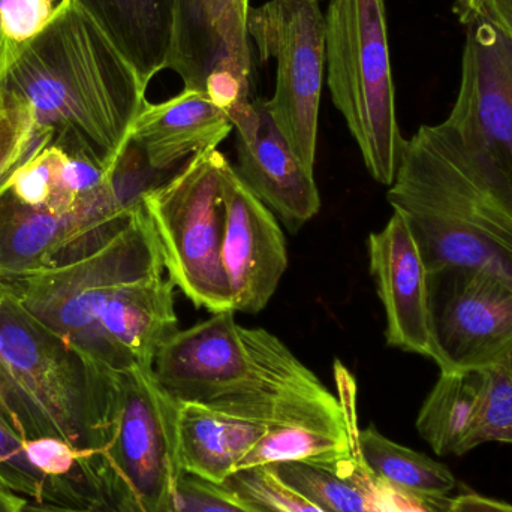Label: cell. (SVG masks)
I'll list each match as a JSON object with an SVG mask.
<instances>
[{
  "instance_id": "29",
  "label": "cell",
  "mask_w": 512,
  "mask_h": 512,
  "mask_svg": "<svg viewBox=\"0 0 512 512\" xmlns=\"http://www.w3.org/2000/svg\"><path fill=\"white\" fill-rule=\"evenodd\" d=\"M179 512H271L246 501L222 484L183 474L177 486Z\"/></svg>"
},
{
  "instance_id": "22",
  "label": "cell",
  "mask_w": 512,
  "mask_h": 512,
  "mask_svg": "<svg viewBox=\"0 0 512 512\" xmlns=\"http://www.w3.org/2000/svg\"><path fill=\"white\" fill-rule=\"evenodd\" d=\"M480 370L441 372L417 418L421 438L439 456H463V445L477 418Z\"/></svg>"
},
{
  "instance_id": "3",
  "label": "cell",
  "mask_w": 512,
  "mask_h": 512,
  "mask_svg": "<svg viewBox=\"0 0 512 512\" xmlns=\"http://www.w3.org/2000/svg\"><path fill=\"white\" fill-rule=\"evenodd\" d=\"M387 200L427 273L478 268L512 280V192L445 120L406 140Z\"/></svg>"
},
{
  "instance_id": "25",
  "label": "cell",
  "mask_w": 512,
  "mask_h": 512,
  "mask_svg": "<svg viewBox=\"0 0 512 512\" xmlns=\"http://www.w3.org/2000/svg\"><path fill=\"white\" fill-rule=\"evenodd\" d=\"M480 372L477 418L463 445V454L487 442L512 444V352Z\"/></svg>"
},
{
  "instance_id": "30",
  "label": "cell",
  "mask_w": 512,
  "mask_h": 512,
  "mask_svg": "<svg viewBox=\"0 0 512 512\" xmlns=\"http://www.w3.org/2000/svg\"><path fill=\"white\" fill-rule=\"evenodd\" d=\"M454 12L465 26L486 24L512 45V0H456Z\"/></svg>"
},
{
  "instance_id": "4",
  "label": "cell",
  "mask_w": 512,
  "mask_h": 512,
  "mask_svg": "<svg viewBox=\"0 0 512 512\" xmlns=\"http://www.w3.org/2000/svg\"><path fill=\"white\" fill-rule=\"evenodd\" d=\"M119 406L120 373L39 324L0 288V415L26 442L69 448L108 501L105 453Z\"/></svg>"
},
{
  "instance_id": "16",
  "label": "cell",
  "mask_w": 512,
  "mask_h": 512,
  "mask_svg": "<svg viewBox=\"0 0 512 512\" xmlns=\"http://www.w3.org/2000/svg\"><path fill=\"white\" fill-rule=\"evenodd\" d=\"M367 251L387 319V345L436 361L429 273L402 216L394 212L381 231L370 234Z\"/></svg>"
},
{
  "instance_id": "32",
  "label": "cell",
  "mask_w": 512,
  "mask_h": 512,
  "mask_svg": "<svg viewBox=\"0 0 512 512\" xmlns=\"http://www.w3.org/2000/svg\"><path fill=\"white\" fill-rule=\"evenodd\" d=\"M27 502L29 501L17 493L0 486V512H24Z\"/></svg>"
},
{
  "instance_id": "13",
  "label": "cell",
  "mask_w": 512,
  "mask_h": 512,
  "mask_svg": "<svg viewBox=\"0 0 512 512\" xmlns=\"http://www.w3.org/2000/svg\"><path fill=\"white\" fill-rule=\"evenodd\" d=\"M225 210L222 264L234 312L258 313L273 297L288 268V249L274 213L240 179L236 168L222 170Z\"/></svg>"
},
{
  "instance_id": "8",
  "label": "cell",
  "mask_w": 512,
  "mask_h": 512,
  "mask_svg": "<svg viewBox=\"0 0 512 512\" xmlns=\"http://www.w3.org/2000/svg\"><path fill=\"white\" fill-rule=\"evenodd\" d=\"M179 415L153 369L120 373L119 415L105 453L113 511L179 512Z\"/></svg>"
},
{
  "instance_id": "18",
  "label": "cell",
  "mask_w": 512,
  "mask_h": 512,
  "mask_svg": "<svg viewBox=\"0 0 512 512\" xmlns=\"http://www.w3.org/2000/svg\"><path fill=\"white\" fill-rule=\"evenodd\" d=\"M233 129L227 111L206 92L185 89L161 104L146 102L132 125L129 141L140 149L150 167L177 171L186 159L218 149Z\"/></svg>"
},
{
  "instance_id": "20",
  "label": "cell",
  "mask_w": 512,
  "mask_h": 512,
  "mask_svg": "<svg viewBox=\"0 0 512 512\" xmlns=\"http://www.w3.org/2000/svg\"><path fill=\"white\" fill-rule=\"evenodd\" d=\"M270 424L224 414L201 405H180L179 438L183 471L224 484Z\"/></svg>"
},
{
  "instance_id": "17",
  "label": "cell",
  "mask_w": 512,
  "mask_h": 512,
  "mask_svg": "<svg viewBox=\"0 0 512 512\" xmlns=\"http://www.w3.org/2000/svg\"><path fill=\"white\" fill-rule=\"evenodd\" d=\"M174 288L162 273L117 291L98 321L95 361L116 373L153 369L161 346L179 331Z\"/></svg>"
},
{
  "instance_id": "26",
  "label": "cell",
  "mask_w": 512,
  "mask_h": 512,
  "mask_svg": "<svg viewBox=\"0 0 512 512\" xmlns=\"http://www.w3.org/2000/svg\"><path fill=\"white\" fill-rule=\"evenodd\" d=\"M50 141V134L36 131L24 105L0 92V192Z\"/></svg>"
},
{
  "instance_id": "5",
  "label": "cell",
  "mask_w": 512,
  "mask_h": 512,
  "mask_svg": "<svg viewBox=\"0 0 512 512\" xmlns=\"http://www.w3.org/2000/svg\"><path fill=\"white\" fill-rule=\"evenodd\" d=\"M325 21L334 107L357 141L370 176L390 188L406 140L397 123L385 0H330Z\"/></svg>"
},
{
  "instance_id": "9",
  "label": "cell",
  "mask_w": 512,
  "mask_h": 512,
  "mask_svg": "<svg viewBox=\"0 0 512 512\" xmlns=\"http://www.w3.org/2000/svg\"><path fill=\"white\" fill-rule=\"evenodd\" d=\"M327 21L318 0H268L249 8L248 35L259 59L276 62L271 119L301 164L315 174Z\"/></svg>"
},
{
  "instance_id": "33",
  "label": "cell",
  "mask_w": 512,
  "mask_h": 512,
  "mask_svg": "<svg viewBox=\"0 0 512 512\" xmlns=\"http://www.w3.org/2000/svg\"><path fill=\"white\" fill-rule=\"evenodd\" d=\"M427 512H453V499L448 496H420Z\"/></svg>"
},
{
  "instance_id": "15",
  "label": "cell",
  "mask_w": 512,
  "mask_h": 512,
  "mask_svg": "<svg viewBox=\"0 0 512 512\" xmlns=\"http://www.w3.org/2000/svg\"><path fill=\"white\" fill-rule=\"evenodd\" d=\"M137 209V207H135ZM135 209L107 219L92 197L59 215L0 192V276L29 273L87 254L122 230Z\"/></svg>"
},
{
  "instance_id": "19",
  "label": "cell",
  "mask_w": 512,
  "mask_h": 512,
  "mask_svg": "<svg viewBox=\"0 0 512 512\" xmlns=\"http://www.w3.org/2000/svg\"><path fill=\"white\" fill-rule=\"evenodd\" d=\"M149 86L168 69L174 38L176 0H71Z\"/></svg>"
},
{
  "instance_id": "35",
  "label": "cell",
  "mask_w": 512,
  "mask_h": 512,
  "mask_svg": "<svg viewBox=\"0 0 512 512\" xmlns=\"http://www.w3.org/2000/svg\"><path fill=\"white\" fill-rule=\"evenodd\" d=\"M318 2H319V0H318Z\"/></svg>"
},
{
  "instance_id": "34",
  "label": "cell",
  "mask_w": 512,
  "mask_h": 512,
  "mask_svg": "<svg viewBox=\"0 0 512 512\" xmlns=\"http://www.w3.org/2000/svg\"><path fill=\"white\" fill-rule=\"evenodd\" d=\"M24 512H117L108 510H80V508L59 507V505L39 504L27 502Z\"/></svg>"
},
{
  "instance_id": "6",
  "label": "cell",
  "mask_w": 512,
  "mask_h": 512,
  "mask_svg": "<svg viewBox=\"0 0 512 512\" xmlns=\"http://www.w3.org/2000/svg\"><path fill=\"white\" fill-rule=\"evenodd\" d=\"M162 273L158 239L141 203L98 248L53 267L0 276V288L35 321L95 360L98 321L114 294Z\"/></svg>"
},
{
  "instance_id": "23",
  "label": "cell",
  "mask_w": 512,
  "mask_h": 512,
  "mask_svg": "<svg viewBox=\"0 0 512 512\" xmlns=\"http://www.w3.org/2000/svg\"><path fill=\"white\" fill-rule=\"evenodd\" d=\"M358 448L373 477L400 492L448 496L456 489V478L447 466L385 438L376 427L360 430Z\"/></svg>"
},
{
  "instance_id": "1",
  "label": "cell",
  "mask_w": 512,
  "mask_h": 512,
  "mask_svg": "<svg viewBox=\"0 0 512 512\" xmlns=\"http://www.w3.org/2000/svg\"><path fill=\"white\" fill-rule=\"evenodd\" d=\"M147 87L102 30L60 0L44 30L0 48V92L27 108L35 129L68 155L113 167L146 105Z\"/></svg>"
},
{
  "instance_id": "11",
  "label": "cell",
  "mask_w": 512,
  "mask_h": 512,
  "mask_svg": "<svg viewBox=\"0 0 512 512\" xmlns=\"http://www.w3.org/2000/svg\"><path fill=\"white\" fill-rule=\"evenodd\" d=\"M249 0H176L168 69L230 111L251 95Z\"/></svg>"
},
{
  "instance_id": "28",
  "label": "cell",
  "mask_w": 512,
  "mask_h": 512,
  "mask_svg": "<svg viewBox=\"0 0 512 512\" xmlns=\"http://www.w3.org/2000/svg\"><path fill=\"white\" fill-rule=\"evenodd\" d=\"M57 6V0H0V48L18 47L35 38Z\"/></svg>"
},
{
  "instance_id": "2",
  "label": "cell",
  "mask_w": 512,
  "mask_h": 512,
  "mask_svg": "<svg viewBox=\"0 0 512 512\" xmlns=\"http://www.w3.org/2000/svg\"><path fill=\"white\" fill-rule=\"evenodd\" d=\"M236 312L174 333L153 364L156 381L179 405H201L270 424L346 433L339 397L264 328L242 327Z\"/></svg>"
},
{
  "instance_id": "12",
  "label": "cell",
  "mask_w": 512,
  "mask_h": 512,
  "mask_svg": "<svg viewBox=\"0 0 512 512\" xmlns=\"http://www.w3.org/2000/svg\"><path fill=\"white\" fill-rule=\"evenodd\" d=\"M459 96L447 122L512 192V45L486 24H469Z\"/></svg>"
},
{
  "instance_id": "10",
  "label": "cell",
  "mask_w": 512,
  "mask_h": 512,
  "mask_svg": "<svg viewBox=\"0 0 512 512\" xmlns=\"http://www.w3.org/2000/svg\"><path fill=\"white\" fill-rule=\"evenodd\" d=\"M430 313L441 372H468L512 352V280L478 268L429 274Z\"/></svg>"
},
{
  "instance_id": "31",
  "label": "cell",
  "mask_w": 512,
  "mask_h": 512,
  "mask_svg": "<svg viewBox=\"0 0 512 512\" xmlns=\"http://www.w3.org/2000/svg\"><path fill=\"white\" fill-rule=\"evenodd\" d=\"M453 512H512V505L475 493H463L453 499Z\"/></svg>"
},
{
  "instance_id": "27",
  "label": "cell",
  "mask_w": 512,
  "mask_h": 512,
  "mask_svg": "<svg viewBox=\"0 0 512 512\" xmlns=\"http://www.w3.org/2000/svg\"><path fill=\"white\" fill-rule=\"evenodd\" d=\"M222 486L271 512H325L280 483L267 466L234 472Z\"/></svg>"
},
{
  "instance_id": "7",
  "label": "cell",
  "mask_w": 512,
  "mask_h": 512,
  "mask_svg": "<svg viewBox=\"0 0 512 512\" xmlns=\"http://www.w3.org/2000/svg\"><path fill=\"white\" fill-rule=\"evenodd\" d=\"M218 149L192 156L167 182L141 198L159 243L168 279L198 309H233L222 264L225 210Z\"/></svg>"
},
{
  "instance_id": "21",
  "label": "cell",
  "mask_w": 512,
  "mask_h": 512,
  "mask_svg": "<svg viewBox=\"0 0 512 512\" xmlns=\"http://www.w3.org/2000/svg\"><path fill=\"white\" fill-rule=\"evenodd\" d=\"M280 483L325 512H385L376 478L364 465L358 436L351 456L324 465L282 462L267 466Z\"/></svg>"
},
{
  "instance_id": "14",
  "label": "cell",
  "mask_w": 512,
  "mask_h": 512,
  "mask_svg": "<svg viewBox=\"0 0 512 512\" xmlns=\"http://www.w3.org/2000/svg\"><path fill=\"white\" fill-rule=\"evenodd\" d=\"M228 117L237 135V174L291 233H297L321 209L315 174L301 164L264 99L239 102Z\"/></svg>"
},
{
  "instance_id": "24",
  "label": "cell",
  "mask_w": 512,
  "mask_h": 512,
  "mask_svg": "<svg viewBox=\"0 0 512 512\" xmlns=\"http://www.w3.org/2000/svg\"><path fill=\"white\" fill-rule=\"evenodd\" d=\"M0 486L39 504L92 510L74 486L39 465L32 442H26L0 415Z\"/></svg>"
}]
</instances>
